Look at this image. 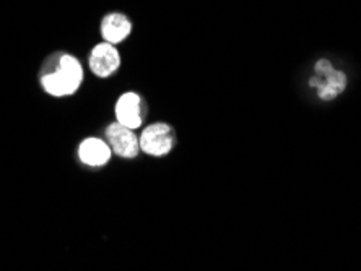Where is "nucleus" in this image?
<instances>
[{
	"label": "nucleus",
	"instance_id": "obj_1",
	"mask_svg": "<svg viewBox=\"0 0 361 271\" xmlns=\"http://www.w3.org/2000/svg\"><path fill=\"white\" fill-rule=\"evenodd\" d=\"M83 78L82 65L77 58L71 56H62L59 68L54 73H49L42 78V87L52 96H67L77 92Z\"/></svg>",
	"mask_w": 361,
	"mask_h": 271
},
{
	"label": "nucleus",
	"instance_id": "obj_2",
	"mask_svg": "<svg viewBox=\"0 0 361 271\" xmlns=\"http://www.w3.org/2000/svg\"><path fill=\"white\" fill-rule=\"evenodd\" d=\"M140 150L150 156H164L174 146V130L168 124L148 125L139 138Z\"/></svg>",
	"mask_w": 361,
	"mask_h": 271
},
{
	"label": "nucleus",
	"instance_id": "obj_3",
	"mask_svg": "<svg viewBox=\"0 0 361 271\" xmlns=\"http://www.w3.org/2000/svg\"><path fill=\"white\" fill-rule=\"evenodd\" d=\"M111 150L121 158H135L140 151V141L132 129L122 124H113L106 130Z\"/></svg>",
	"mask_w": 361,
	"mask_h": 271
},
{
	"label": "nucleus",
	"instance_id": "obj_4",
	"mask_svg": "<svg viewBox=\"0 0 361 271\" xmlns=\"http://www.w3.org/2000/svg\"><path fill=\"white\" fill-rule=\"evenodd\" d=\"M119 65L121 56L111 42H101L90 54V68L98 77H109L118 70Z\"/></svg>",
	"mask_w": 361,
	"mask_h": 271
},
{
	"label": "nucleus",
	"instance_id": "obj_5",
	"mask_svg": "<svg viewBox=\"0 0 361 271\" xmlns=\"http://www.w3.org/2000/svg\"><path fill=\"white\" fill-rule=\"evenodd\" d=\"M116 117L122 125L129 129H137L142 125L143 113H142V98L135 93H126L119 98L116 104Z\"/></svg>",
	"mask_w": 361,
	"mask_h": 271
},
{
	"label": "nucleus",
	"instance_id": "obj_6",
	"mask_svg": "<svg viewBox=\"0 0 361 271\" xmlns=\"http://www.w3.org/2000/svg\"><path fill=\"white\" fill-rule=\"evenodd\" d=\"M132 33V21L124 13H109L101 21V34L106 42L119 44Z\"/></svg>",
	"mask_w": 361,
	"mask_h": 271
},
{
	"label": "nucleus",
	"instance_id": "obj_7",
	"mask_svg": "<svg viewBox=\"0 0 361 271\" xmlns=\"http://www.w3.org/2000/svg\"><path fill=\"white\" fill-rule=\"evenodd\" d=\"M111 150L109 145H106L103 140L99 138H87L80 145V159L85 164H90V166H103L109 161L111 158Z\"/></svg>",
	"mask_w": 361,
	"mask_h": 271
},
{
	"label": "nucleus",
	"instance_id": "obj_8",
	"mask_svg": "<svg viewBox=\"0 0 361 271\" xmlns=\"http://www.w3.org/2000/svg\"><path fill=\"white\" fill-rule=\"evenodd\" d=\"M347 88V77L341 70L334 68L327 75L319 77V84H317V94L324 101H331L342 94Z\"/></svg>",
	"mask_w": 361,
	"mask_h": 271
},
{
	"label": "nucleus",
	"instance_id": "obj_9",
	"mask_svg": "<svg viewBox=\"0 0 361 271\" xmlns=\"http://www.w3.org/2000/svg\"><path fill=\"white\" fill-rule=\"evenodd\" d=\"M334 70V67H332V63L327 61V58H321L319 62L316 63V67H314V72L317 73V77H324V75H327L329 72H332Z\"/></svg>",
	"mask_w": 361,
	"mask_h": 271
}]
</instances>
